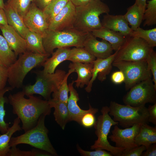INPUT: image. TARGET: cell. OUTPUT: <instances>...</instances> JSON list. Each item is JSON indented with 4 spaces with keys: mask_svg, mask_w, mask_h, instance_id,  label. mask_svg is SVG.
I'll return each instance as SVG.
<instances>
[{
    "mask_svg": "<svg viewBox=\"0 0 156 156\" xmlns=\"http://www.w3.org/2000/svg\"><path fill=\"white\" fill-rule=\"evenodd\" d=\"M22 91L10 94L8 101L12 108V112L17 115L22 123V129L25 132L34 127L42 115H49L51 108L48 100H43L33 95L25 97Z\"/></svg>",
    "mask_w": 156,
    "mask_h": 156,
    "instance_id": "6da1fadb",
    "label": "cell"
},
{
    "mask_svg": "<svg viewBox=\"0 0 156 156\" xmlns=\"http://www.w3.org/2000/svg\"><path fill=\"white\" fill-rule=\"evenodd\" d=\"M109 6L101 0H92L87 4L75 7V17L73 28L84 33L102 27L99 16L109 13Z\"/></svg>",
    "mask_w": 156,
    "mask_h": 156,
    "instance_id": "7a4b0ae2",
    "label": "cell"
},
{
    "mask_svg": "<svg viewBox=\"0 0 156 156\" xmlns=\"http://www.w3.org/2000/svg\"><path fill=\"white\" fill-rule=\"evenodd\" d=\"M50 55L38 54L28 51L19 55L17 59L8 68V81L13 89L22 87L26 75L34 68L42 64Z\"/></svg>",
    "mask_w": 156,
    "mask_h": 156,
    "instance_id": "3957f363",
    "label": "cell"
},
{
    "mask_svg": "<svg viewBox=\"0 0 156 156\" xmlns=\"http://www.w3.org/2000/svg\"><path fill=\"white\" fill-rule=\"evenodd\" d=\"M46 116L41 115L36 125L19 136L11 137L9 142L11 147L20 144H27L35 148L45 151L52 156H57V152L49 138L48 130L45 125Z\"/></svg>",
    "mask_w": 156,
    "mask_h": 156,
    "instance_id": "277c9868",
    "label": "cell"
},
{
    "mask_svg": "<svg viewBox=\"0 0 156 156\" xmlns=\"http://www.w3.org/2000/svg\"><path fill=\"white\" fill-rule=\"evenodd\" d=\"M88 33L79 31L74 28L61 31L48 29L43 38V43L47 53L51 55L56 48L84 47Z\"/></svg>",
    "mask_w": 156,
    "mask_h": 156,
    "instance_id": "5b68a950",
    "label": "cell"
},
{
    "mask_svg": "<svg viewBox=\"0 0 156 156\" xmlns=\"http://www.w3.org/2000/svg\"><path fill=\"white\" fill-rule=\"evenodd\" d=\"M34 73L36 75L35 83L24 86L22 91L27 96L39 94L47 100L51 99L52 93L58 89L66 74L65 71L60 69L57 70L53 73L45 72L43 70H36Z\"/></svg>",
    "mask_w": 156,
    "mask_h": 156,
    "instance_id": "8992f818",
    "label": "cell"
},
{
    "mask_svg": "<svg viewBox=\"0 0 156 156\" xmlns=\"http://www.w3.org/2000/svg\"><path fill=\"white\" fill-rule=\"evenodd\" d=\"M109 107V114L113 117L114 121L118 122V124L123 128L148 122V113L145 106L134 107L111 101Z\"/></svg>",
    "mask_w": 156,
    "mask_h": 156,
    "instance_id": "52a82bcc",
    "label": "cell"
},
{
    "mask_svg": "<svg viewBox=\"0 0 156 156\" xmlns=\"http://www.w3.org/2000/svg\"><path fill=\"white\" fill-rule=\"evenodd\" d=\"M109 111V107L107 106H103L101 109V114L98 117L94 125L97 139L91 146L90 149L107 150L113 155L121 156L125 149L112 145L107 140L111 127L118 125V122L114 121L111 117Z\"/></svg>",
    "mask_w": 156,
    "mask_h": 156,
    "instance_id": "ba28073f",
    "label": "cell"
},
{
    "mask_svg": "<svg viewBox=\"0 0 156 156\" xmlns=\"http://www.w3.org/2000/svg\"><path fill=\"white\" fill-rule=\"evenodd\" d=\"M153 48L143 39L130 36L118 50L113 62L146 60Z\"/></svg>",
    "mask_w": 156,
    "mask_h": 156,
    "instance_id": "9c48e42d",
    "label": "cell"
},
{
    "mask_svg": "<svg viewBox=\"0 0 156 156\" xmlns=\"http://www.w3.org/2000/svg\"><path fill=\"white\" fill-rule=\"evenodd\" d=\"M112 66L122 71L125 75L124 82L126 90L140 82L151 77L146 60L139 61H120L113 62Z\"/></svg>",
    "mask_w": 156,
    "mask_h": 156,
    "instance_id": "30bf717a",
    "label": "cell"
},
{
    "mask_svg": "<svg viewBox=\"0 0 156 156\" xmlns=\"http://www.w3.org/2000/svg\"><path fill=\"white\" fill-rule=\"evenodd\" d=\"M125 105L134 107L156 103V88L151 78L142 81L131 88L122 98Z\"/></svg>",
    "mask_w": 156,
    "mask_h": 156,
    "instance_id": "8fae6325",
    "label": "cell"
},
{
    "mask_svg": "<svg viewBox=\"0 0 156 156\" xmlns=\"http://www.w3.org/2000/svg\"><path fill=\"white\" fill-rule=\"evenodd\" d=\"M142 124H138L122 129L118 125H114L112 131V134L108 138L115 144L116 146L127 150L137 146L135 143V139L140 131Z\"/></svg>",
    "mask_w": 156,
    "mask_h": 156,
    "instance_id": "7c38bea8",
    "label": "cell"
},
{
    "mask_svg": "<svg viewBox=\"0 0 156 156\" xmlns=\"http://www.w3.org/2000/svg\"><path fill=\"white\" fill-rule=\"evenodd\" d=\"M24 23L30 31L43 38L48 29V23L43 11L31 3L29 9L23 18Z\"/></svg>",
    "mask_w": 156,
    "mask_h": 156,
    "instance_id": "4fadbf2b",
    "label": "cell"
},
{
    "mask_svg": "<svg viewBox=\"0 0 156 156\" xmlns=\"http://www.w3.org/2000/svg\"><path fill=\"white\" fill-rule=\"evenodd\" d=\"M75 7L70 1L48 23V29L61 31L73 28Z\"/></svg>",
    "mask_w": 156,
    "mask_h": 156,
    "instance_id": "5bb4252c",
    "label": "cell"
},
{
    "mask_svg": "<svg viewBox=\"0 0 156 156\" xmlns=\"http://www.w3.org/2000/svg\"><path fill=\"white\" fill-rule=\"evenodd\" d=\"M83 47L96 59L106 58L113 54L114 50L108 42L103 39L101 41L98 40L91 32L88 33Z\"/></svg>",
    "mask_w": 156,
    "mask_h": 156,
    "instance_id": "9a60e30c",
    "label": "cell"
},
{
    "mask_svg": "<svg viewBox=\"0 0 156 156\" xmlns=\"http://www.w3.org/2000/svg\"><path fill=\"white\" fill-rule=\"evenodd\" d=\"M118 50L106 58L96 59L94 61L92 77L89 84L85 88L86 92L89 93L91 91L93 83L97 77L101 82L106 79L107 76L112 70V64Z\"/></svg>",
    "mask_w": 156,
    "mask_h": 156,
    "instance_id": "2e32d148",
    "label": "cell"
},
{
    "mask_svg": "<svg viewBox=\"0 0 156 156\" xmlns=\"http://www.w3.org/2000/svg\"><path fill=\"white\" fill-rule=\"evenodd\" d=\"M3 36L11 49L16 56L26 51L25 40L12 27L8 24L0 27Z\"/></svg>",
    "mask_w": 156,
    "mask_h": 156,
    "instance_id": "e0dca14e",
    "label": "cell"
},
{
    "mask_svg": "<svg viewBox=\"0 0 156 156\" xmlns=\"http://www.w3.org/2000/svg\"><path fill=\"white\" fill-rule=\"evenodd\" d=\"M101 23L103 27L118 32L126 37L131 36L133 31L122 15L107 14L104 16Z\"/></svg>",
    "mask_w": 156,
    "mask_h": 156,
    "instance_id": "ac0fdd59",
    "label": "cell"
},
{
    "mask_svg": "<svg viewBox=\"0 0 156 156\" xmlns=\"http://www.w3.org/2000/svg\"><path fill=\"white\" fill-rule=\"evenodd\" d=\"M74 83V81L73 80L68 85L70 94L67 101V107L70 121H74L80 124V120L83 116L91 111L93 107L90 104H89V109L87 110H83L79 107L77 103L79 99V94L73 87Z\"/></svg>",
    "mask_w": 156,
    "mask_h": 156,
    "instance_id": "d6986e66",
    "label": "cell"
},
{
    "mask_svg": "<svg viewBox=\"0 0 156 156\" xmlns=\"http://www.w3.org/2000/svg\"><path fill=\"white\" fill-rule=\"evenodd\" d=\"M93 67V63L72 62L69 64L68 68L73 69L77 75V79L74 81L75 87L82 88L88 85L92 77Z\"/></svg>",
    "mask_w": 156,
    "mask_h": 156,
    "instance_id": "ffe728a7",
    "label": "cell"
},
{
    "mask_svg": "<svg viewBox=\"0 0 156 156\" xmlns=\"http://www.w3.org/2000/svg\"><path fill=\"white\" fill-rule=\"evenodd\" d=\"M91 33L95 37L108 42L115 51L119 49L127 38L118 32L103 27L94 30Z\"/></svg>",
    "mask_w": 156,
    "mask_h": 156,
    "instance_id": "44dd1931",
    "label": "cell"
},
{
    "mask_svg": "<svg viewBox=\"0 0 156 156\" xmlns=\"http://www.w3.org/2000/svg\"><path fill=\"white\" fill-rule=\"evenodd\" d=\"M4 10L7 17L8 24L24 38L29 29L25 25L23 18L7 3L5 4Z\"/></svg>",
    "mask_w": 156,
    "mask_h": 156,
    "instance_id": "7402d4cb",
    "label": "cell"
},
{
    "mask_svg": "<svg viewBox=\"0 0 156 156\" xmlns=\"http://www.w3.org/2000/svg\"><path fill=\"white\" fill-rule=\"evenodd\" d=\"M69 48H57L51 54L52 56L46 60L42 66L43 71L46 73H53L55 72L57 67L61 63L67 60L69 55Z\"/></svg>",
    "mask_w": 156,
    "mask_h": 156,
    "instance_id": "603a6c76",
    "label": "cell"
},
{
    "mask_svg": "<svg viewBox=\"0 0 156 156\" xmlns=\"http://www.w3.org/2000/svg\"><path fill=\"white\" fill-rule=\"evenodd\" d=\"M48 101L51 107L54 108L53 114L55 121L62 129H64L67 123L70 121L67 103L53 99Z\"/></svg>",
    "mask_w": 156,
    "mask_h": 156,
    "instance_id": "cb8c5ba5",
    "label": "cell"
},
{
    "mask_svg": "<svg viewBox=\"0 0 156 156\" xmlns=\"http://www.w3.org/2000/svg\"><path fill=\"white\" fill-rule=\"evenodd\" d=\"M137 146L143 145L146 148L151 144L156 143V127L148 125L147 123L142 124L140 131L135 139Z\"/></svg>",
    "mask_w": 156,
    "mask_h": 156,
    "instance_id": "d4e9b609",
    "label": "cell"
},
{
    "mask_svg": "<svg viewBox=\"0 0 156 156\" xmlns=\"http://www.w3.org/2000/svg\"><path fill=\"white\" fill-rule=\"evenodd\" d=\"M24 38L27 51L38 54H47L44 47L43 38L39 35L29 30Z\"/></svg>",
    "mask_w": 156,
    "mask_h": 156,
    "instance_id": "484cf974",
    "label": "cell"
},
{
    "mask_svg": "<svg viewBox=\"0 0 156 156\" xmlns=\"http://www.w3.org/2000/svg\"><path fill=\"white\" fill-rule=\"evenodd\" d=\"M21 120L17 117L14 120L13 124L5 133L0 135V156H7L11 148L9 145L10 138L14 133L22 129L19 123Z\"/></svg>",
    "mask_w": 156,
    "mask_h": 156,
    "instance_id": "4316f807",
    "label": "cell"
},
{
    "mask_svg": "<svg viewBox=\"0 0 156 156\" xmlns=\"http://www.w3.org/2000/svg\"><path fill=\"white\" fill-rule=\"evenodd\" d=\"M17 57L4 37L0 34V65L8 68L16 61Z\"/></svg>",
    "mask_w": 156,
    "mask_h": 156,
    "instance_id": "83f0119b",
    "label": "cell"
},
{
    "mask_svg": "<svg viewBox=\"0 0 156 156\" xmlns=\"http://www.w3.org/2000/svg\"><path fill=\"white\" fill-rule=\"evenodd\" d=\"M96 59L84 47H75L70 49L67 60L72 62L93 63Z\"/></svg>",
    "mask_w": 156,
    "mask_h": 156,
    "instance_id": "f1b7e54d",
    "label": "cell"
},
{
    "mask_svg": "<svg viewBox=\"0 0 156 156\" xmlns=\"http://www.w3.org/2000/svg\"><path fill=\"white\" fill-rule=\"evenodd\" d=\"M143 13L138 6L135 3L129 8L124 17L131 26V29L133 31L140 27L142 21Z\"/></svg>",
    "mask_w": 156,
    "mask_h": 156,
    "instance_id": "f546056e",
    "label": "cell"
},
{
    "mask_svg": "<svg viewBox=\"0 0 156 156\" xmlns=\"http://www.w3.org/2000/svg\"><path fill=\"white\" fill-rule=\"evenodd\" d=\"M69 0H52L43 10L48 23L66 5Z\"/></svg>",
    "mask_w": 156,
    "mask_h": 156,
    "instance_id": "4dcf8cb0",
    "label": "cell"
},
{
    "mask_svg": "<svg viewBox=\"0 0 156 156\" xmlns=\"http://www.w3.org/2000/svg\"><path fill=\"white\" fill-rule=\"evenodd\" d=\"M131 36L136 37L143 39L153 48L156 46V28L144 30L139 27L135 30L133 31Z\"/></svg>",
    "mask_w": 156,
    "mask_h": 156,
    "instance_id": "1f68e13d",
    "label": "cell"
},
{
    "mask_svg": "<svg viewBox=\"0 0 156 156\" xmlns=\"http://www.w3.org/2000/svg\"><path fill=\"white\" fill-rule=\"evenodd\" d=\"M13 89L11 86L7 87L0 91V132L1 134L5 133L9 127V123L5 122L4 119L5 115L4 104L8 102V99L4 95L6 92L12 90Z\"/></svg>",
    "mask_w": 156,
    "mask_h": 156,
    "instance_id": "d6a6232c",
    "label": "cell"
},
{
    "mask_svg": "<svg viewBox=\"0 0 156 156\" xmlns=\"http://www.w3.org/2000/svg\"><path fill=\"white\" fill-rule=\"evenodd\" d=\"M73 69L70 68L58 89L53 93V99L67 103L68 98L69 88L67 84V79L69 75L74 72Z\"/></svg>",
    "mask_w": 156,
    "mask_h": 156,
    "instance_id": "836d02e7",
    "label": "cell"
},
{
    "mask_svg": "<svg viewBox=\"0 0 156 156\" xmlns=\"http://www.w3.org/2000/svg\"><path fill=\"white\" fill-rule=\"evenodd\" d=\"M147 3L143 16L144 26L156 24V0H149Z\"/></svg>",
    "mask_w": 156,
    "mask_h": 156,
    "instance_id": "e575fe53",
    "label": "cell"
},
{
    "mask_svg": "<svg viewBox=\"0 0 156 156\" xmlns=\"http://www.w3.org/2000/svg\"><path fill=\"white\" fill-rule=\"evenodd\" d=\"M32 0H9L7 3L23 18L29 8Z\"/></svg>",
    "mask_w": 156,
    "mask_h": 156,
    "instance_id": "d590c367",
    "label": "cell"
},
{
    "mask_svg": "<svg viewBox=\"0 0 156 156\" xmlns=\"http://www.w3.org/2000/svg\"><path fill=\"white\" fill-rule=\"evenodd\" d=\"M98 112L97 108H93L91 111L83 116L80 120V125L86 128L93 126L96 121L94 115Z\"/></svg>",
    "mask_w": 156,
    "mask_h": 156,
    "instance_id": "8d00e7d4",
    "label": "cell"
},
{
    "mask_svg": "<svg viewBox=\"0 0 156 156\" xmlns=\"http://www.w3.org/2000/svg\"><path fill=\"white\" fill-rule=\"evenodd\" d=\"M146 61L148 68L153 75L152 80L156 88V53L153 50L149 55Z\"/></svg>",
    "mask_w": 156,
    "mask_h": 156,
    "instance_id": "74e56055",
    "label": "cell"
},
{
    "mask_svg": "<svg viewBox=\"0 0 156 156\" xmlns=\"http://www.w3.org/2000/svg\"><path fill=\"white\" fill-rule=\"evenodd\" d=\"M78 152L83 156H112L110 153L102 149L95 150V151H88L81 149L79 146H77Z\"/></svg>",
    "mask_w": 156,
    "mask_h": 156,
    "instance_id": "f35d334b",
    "label": "cell"
},
{
    "mask_svg": "<svg viewBox=\"0 0 156 156\" xmlns=\"http://www.w3.org/2000/svg\"><path fill=\"white\" fill-rule=\"evenodd\" d=\"M146 149V147L144 145L138 146L130 150H124L121 156H140Z\"/></svg>",
    "mask_w": 156,
    "mask_h": 156,
    "instance_id": "ab89813d",
    "label": "cell"
},
{
    "mask_svg": "<svg viewBox=\"0 0 156 156\" xmlns=\"http://www.w3.org/2000/svg\"><path fill=\"white\" fill-rule=\"evenodd\" d=\"M16 146L11 147L7 156H31V151L21 150L17 148Z\"/></svg>",
    "mask_w": 156,
    "mask_h": 156,
    "instance_id": "60d3db41",
    "label": "cell"
},
{
    "mask_svg": "<svg viewBox=\"0 0 156 156\" xmlns=\"http://www.w3.org/2000/svg\"><path fill=\"white\" fill-rule=\"evenodd\" d=\"M8 79V68L0 65V91L5 87Z\"/></svg>",
    "mask_w": 156,
    "mask_h": 156,
    "instance_id": "b9f144b4",
    "label": "cell"
},
{
    "mask_svg": "<svg viewBox=\"0 0 156 156\" xmlns=\"http://www.w3.org/2000/svg\"><path fill=\"white\" fill-rule=\"evenodd\" d=\"M111 79L113 83L116 84H119L124 82L125 77L123 72L119 70L112 73L111 77Z\"/></svg>",
    "mask_w": 156,
    "mask_h": 156,
    "instance_id": "7bdbcfd3",
    "label": "cell"
},
{
    "mask_svg": "<svg viewBox=\"0 0 156 156\" xmlns=\"http://www.w3.org/2000/svg\"><path fill=\"white\" fill-rule=\"evenodd\" d=\"M148 113V122L156 125V103L149 105L147 108Z\"/></svg>",
    "mask_w": 156,
    "mask_h": 156,
    "instance_id": "ee69618b",
    "label": "cell"
},
{
    "mask_svg": "<svg viewBox=\"0 0 156 156\" xmlns=\"http://www.w3.org/2000/svg\"><path fill=\"white\" fill-rule=\"evenodd\" d=\"M52 0H32L34 3L39 8L43 11Z\"/></svg>",
    "mask_w": 156,
    "mask_h": 156,
    "instance_id": "f6af8a7d",
    "label": "cell"
},
{
    "mask_svg": "<svg viewBox=\"0 0 156 156\" xmlns=\"http://www.w3.org/2000/svg\"><path fill=\"white\" fill-rule=\"evenodd\" d=\"M146 151L142 156H156V143L151 145L146 148Z\"/></svg>",
    "mask_w": 156,
    "mask_h": 156,
    "instance_id": "bcb514c9",
    "label": "cell"
},
{
    "mask_svg": "<svg viewBox=\"0 0 156 156\" xmlns=\"http://www.w3.org/2000/svg\"><path fill=\"white\" fill-rule=\"evenodd\" d=\"M31 151V156H52L49 153L36 148H33Z\"/></svg>",
    "mask_w": 156,
    "mask_h": 156,
    "instance_id": "7dc6e473",
    "label": "cell"
},
{
    "mask_svg": "<svg viewBox=\"0 0 156 156\" xmlns=\"http://www.w3.org/2000/svg\"><path fill=\"white\" fill-rule=\"evenodd\" d=\"M7 25H8V23L4 10L0 8V27Z\"/></svg>",
    "mask_w": 156,
    "mask_h": 156,
    "instance_id": "c3c4849f",
    "label": "cell"
},
{
    "mask_svg": "<svg viewBox=\"0 0 156 156\" xmlns=\"http://www.w3.org/2000/svg\"><path fill=\"white\" fill-rule=\"evenodd\" d=\"M92 0H69L75 7L85 5Z\"/></svg>",
    "mask_w": 156,
    "mask_h": 156,
    "instance_id": "681fc988",
    "label": "cell"
},
{
    "mask_svg": "<svg viewBox=\"0 0 156 156\" xmlns=\"http://www.w3.org/2000/svg\"><path fill=\"white\" fill-rule=\"evenodd\" d=\"M146 0H135V3L143 13L146 8Z\"/></svg>",
    "mask_w": 156,
    "mask_h": 156,
    "instance_id": "f907efd6",
    "label": "cell"
},
{
    "mask_svg": "<svg viewBox=\"0 0 156 156\" xmlns=\"http://www.w3.org/2000/svg\"><path fill=\"white\" fill-rule=\"evenodd\" d=\"M5 4L4 3V0H0V8L4 9Z\"/></svg>",
    "mask_w": 156,
    "mask_h": 156,
    "instance_id": "816d5d0a",
    "label": "cell"
},
{
    "mask_svg": "<svg viewBox=\"0 0 156 156\" xmlns=\"http://www.w3.org/2000/svg\"><path fill=\"white\" fill-rule=\"evenodd\" d=\"M101 0V1H102V0Z\"/></svg>",
    "mask_w": 156,
    "mask_h": 156,
    "instance_id": "f5cc1de1",
    "label": "cell"
},
{
    "mask_svg": "<svg viewBox=\"0 0 156 156\" xmlns=\"http://www.w3.org/2000/svg\"><path fill=\"white\" fill-rule=\"evenodd\" d=\"M9 0H8V1H9Z\"/></svg>",
    "mask_w": 156,
    "mask_h": 156,
    "instance_id": "db71d44e",
    "label": "cell"
}]
</instances>
